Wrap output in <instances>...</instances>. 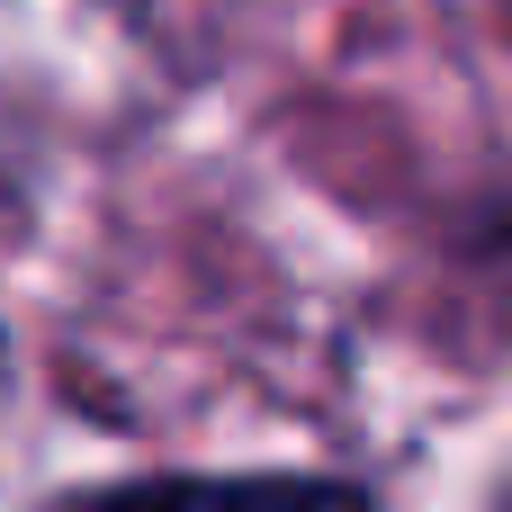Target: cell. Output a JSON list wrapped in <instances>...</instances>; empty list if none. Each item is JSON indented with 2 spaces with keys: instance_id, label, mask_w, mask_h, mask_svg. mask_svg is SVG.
Listing matches in <instances>:
<instances>
[{
  "instance_id": "cell-3",
  "label": "cell",
  "mask_w": 512,
  "mask_h": 512,
  "mask_svg": "<svg viewBox=\"0 0 512 512\" xmlns=\"http://www.w3.org/2000/svg\"><path fill=\"white\" fill-rule=\"evenodd\" d=\"M504 512H512V495H504Z\"/></svg>"
},
{
  "instance_id": "cell-1",
  "label": "cell",
  "mask_w": 512,
  "mask_h": 512,
  "mask_svg": "<svg viewBox=\"0 0 512 512\" xmlns=\"http://www.w3.org/2000/svg\"><path fill=\"white\" fill-rule=\"evenodd\" d=\"M81 512H369V495L333 477H153L90 495Z\"/></svg>"
},
{
  "instance_id": "cell-2",
  "label": "cell",
  "mask_w": 512,
  "mask_h": 512,
  "mask_svg": "<svg viewBox=\"0 0 512 512\" xmlns=\"http://www.w3.org/2000/svg\"><path fill=\"white\" fill-rule=\"evenodd\" d=\"M504 243H512V225H504Z\"/></svg>"
}]
</instances>
